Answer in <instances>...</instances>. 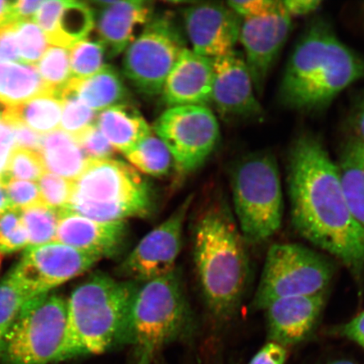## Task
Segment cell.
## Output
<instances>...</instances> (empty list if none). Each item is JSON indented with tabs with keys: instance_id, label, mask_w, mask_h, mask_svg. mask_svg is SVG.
I'll return each instance as SVG.
<instances>
[{
	"instance_id": "6da1fadb",
	"label": "cell",
	"mask_w": 364,
	"mask_h": 364,
	"mask_svg": "<svg viewBox=\"0 0 364 364\" xmlns=\"http://www.w3.org/2000/svg\"><path fill=\"white\" fill-rule=\"evenodd\" d=\"M288 192L295 230L361 277L364 231L346 199L338 164L315 136H299L290 149Z\"/></svg>"
},
{
	"instance_id": "7a4b0ae2",
	"label": "cell",
	"mask_w": 364,
	"mask_h": 364,
	"mask_svg": "<svg viewBox=\"0 0 364 364\" xmlns=\"http://www.w3.org/2000/svg\"><path fill=\"white\" fill-rule=\"evenodd\" d=\"M364 78V58L350 49L324 21L304 31L287 63L279 90L282 106L315 112Z\"/></svg>"
},
{
	"instance_id": "3957f363",
	"label": "cell",
	"mask_w": 364,
	"mask_h": 364,
	"mask_svg": "<svg viewBox=\"0 0 364 364\" xmlns=\"http://www.w3.org/2000/svg\"><path fill=\"white\" fill-rule=\"evenodd\" d=\"M193 257L205 302L220 321L233 316L250 279L247 245L224 201L206 205L193 222Z\"/></svg>"
},
{
	"instance_id": "277c9868",
	"label": "cell",
	"mask_w": 364,
	"mask_h": 364,
	"mask_svg": "<svg viewBox=\"0 0 364 364\" xmlns=\"http://www.w3.org/2000/svg\"><path fill=\"white\" fill-rule=\"evenodd\" d=\"M139 284L98 272L67 299L68 330L63 361L102 354L129 340L132 307Z\"/></svg>"
},
{
	"instance_id": "5b68a950",
	"label": "cell",
	"mask_w": 364,
	"mask_h": 364,
	"mask_svg": "<svg viewBox=\"0 0 364 364\" xmlns=\"http://www.w3.org/2000/svg\"><path fill=\"white\" fill-rule=\"evenodd\" d=\"M80 215L104 222L147 217L153 199L146 181L134 168L113 159L89 161L74 181L68 208Z\"/></svg>"
},
{
	"instance_id": "8992f818",
	"label": "cell",
	"mask_w": 364,
	"mask_h": 364,
	"mask_svg": "<svg viewBox=\"0 0 364 364\" xmlns=\"http://www.w3.org/2000/svg\"><path fill=\"white\" fill-rule=\"evenodd\" d=\"M230 183L235 218L245 242H266L279 231L284 217V195L275 156L258 151L240 159L232 169Z\"/></svg>"
},
{
	"instance_id": "52a82bcc",
	"label": "cell",
	"mask_w": 364,
	"mask_h": 364,
	"mask_svg": "<svg viewBox=\"0 0 364 364\" xmlns=\"http://www.w3.org/2000/svg\"><path fill=\"white\" fill-rule=\"evenodd\" d=\"M190 317L183 284L176 269L139 285L130 320L135 364H152L161 350L188 328Z\"/></svg>"
},
{
	"instance_id": "ba28073f",
	"label": "cell",
	"mask_w": 364,
	"mask_h": 364,
	"mask_svg": "<svg viewBox=\"0 0 364 364\" xmlns=\"http://www.w3.org/2000/svg\"><path fill=\"white\" fill-rule=\"evenodd\" d=\"M68 330L67 300L48 294L31 299L8 330L0 348L3 364L63 361Z\"/></svg>"
},
{
	"instance_id": "9c48e42d",
	"label": "cell",
	"mask_w": 364,
	"mask_h": 364,
	"mask_svg": "<svg viewBox=\"0 0 364 364\" xmlns=\"http://www.w3.org/2000/svg\"><path fill=\"white\" fill-rule=\"evenodd\" d=\"M335 265L304 245L281 243L268 250L250 311H264L277 300L327 292Z\"/></svg>"
},
{
	"instance_id": "30bf717a",
	"label": "cell",
	"mask_w": 364,
	"mask_h": 364,
	"mask_svg": "<svg viewBox=\"0 0 364 364\" xmlns=\"http://www.w3.org/2000/svg\"><path fill=\"white\" fill-rule=\"evenodd\" d=\"M186 46L183 26L174 16L166 14L150 20L126 49L122 63L126 78L140 93L161 94Z\"/></svg>"
},
{
	"instance_id": "8fae6325",
	"label": "cell",
	"mask_w": 364,
	"mask_h": 364,
	"mask_svg": "<svg viewBox=\"0 0 364 364\" xmlns=\"http://www.w3.org/2000/svg\"><path fill=\"white\" fill-rule=\"evenodd\" d=\"M154 131L169 149L180 174H188L201 167L220 136L215 114L203 106L168 109L158 118Z\"/></svg>"
},
{
	"instance_id": "7c38bea8",
	"label": "cell",
	"mask_w": 364,
	"mask_h": 364,
	"mask_svg": "<svg viewBox=\"0 0 364 364\" xmlns=\"http://www.w3.org/2000/svg\"><path fill=\"white\" fill-rule=\"evenodd\" d=\"M191 205L192 198H188L145 235L117 267V275L124 280L144 284L174 271Z\"/></svg>"
},
{
	"instance_id": "4fadbf2b",
	"label": "cell",
	"mask_w": 364,
	"mask_h": 364,
	"mask_svg": "<svg viewBox=\"0 0 364 364\" xmlns=\"http://www.w3.org/2000/svg\"><path fill=\"white\" fill-rule=\"evenodd\" d=\"M101 260L92 254L53 241L27 247L9 274L35 298L84 274Z\"/></svg>"
},
{
	"instance_id": "5bb4252c",
	"label": "cell",
	"mask_w": 364,
	"mask_h": 364,
	"mask_svg": "<svg viewBox=\"0 0 364 364\" xmlns=\"http://www.w3.org/2000/svg\"><path fill=\"white\" fill-rule=\"evenodd\" d=\"M292 29L293 19L285 12L281 1L275 11L241 23L239 41L243 46L245 60L259 97L265 90L268 76Z\"/></svg>"
},
{
	"instance_id": "9a60e30c",
	"label": "cell",
	"mask_w": 364,
	"mask_h": 364,
	"mask_svg": "<svg viewBox=\"0 0 364 364\" xmlns=\"http://www.w3.org/2000/svg\"><path fill=\"white\" fill-rule=\"evenodd\" d=\"M212 102L227 121L257 122L264 110L258 102L252 76L242 53L234 50L225 56L213 58Z\"/></svg>"
},
{
	"instance_id": "2e32d148",
	"label": "cell",
	"mask_w": 364,
	"mask_h": 364,
	"mask_svg": "<svg viewBox=\"0 0 364 364\" xmlns=\"http://www.w3.org/2000/svg\"><path fill=\"white\" fill-rule=\"evenodd\" d=\"M242 19L225 4L198 3L183 11V29L200 55L216 58L233 52Z\"/></svg>"
},
{
	"instance_id": "e0dca14e",
	"label": "cell",
	"mask_w": 364,
	"mask_h": 364,
	"mask_svg": "<svg viewBox=\"0 0 364 364\" xmlns=\"http://www.w3.org/2000/svg\"><path fill=\"white\" fill-rule=\"evenodd\" d=\"M127 236V221L95 220L70 209L59 212L55 241L101 259L117 256Z\"/></svg>"
},
{
	"instance_id": "ac0fdd59",
	"label": "cell",
	"mask_w": 364,
	"mask_h": 364,
	"mask_svg": "<svg viewBox=\"0 0 364 364\" xmlns=\"http://www.w3.org/2000/svg\"><path fill=\"white\" fill-rule=\"evenodd\" d=\"M327 292L277 300L264 312L269 341L287 348L307 339L321 318Z\"/></svg>"
},
{
	"instance_id": "d6986e66",
	"label": "cell",
	"mask_w": 364,
	"mask_h": 364,
	"mask_svg": "<svg viewBox=\"0 0 364 364\" xmlns=\"http://www.w3.org/2000/svg\"><path fill=\"white\" fill-rule=\"evenodd\" d=\"M93 3L98 7L95 15V30L108 58L126 51L152 19L153 7L143 0Z\"/></svg>"
},
{
	"instance_id": "ffe728a7",
	"label": "cell",
	"mask_w": 364,
	"mask_h": 364,
	"mask_svg": "<svg viewBox=\"0 0 364 364\" xmlns=\"http://www.w3.org/2000/svg\"><path fill=\"white\" fill-rule=\"evenodd\" d=\"M213 85V58L186 49L167 77L161 94L171 107H208L212 102Z\"/></svg>"
},
{
	"instance_id": "44dd1931",
	"label": "cell",
	"mask_w": 364,
	"mask_h": 364,
	"mask_svg": "<svg viewBox=\"0 0 364 364\" xmlns=\"http://www.w3.org/2000/svg\"><path fill=\"white\" fill-rule=\"evenodd\" d=\"M95 125L115 151L124 154L152 132L138 109L127 103L100 112Z\"/></svg>"
},
{
	"instance_id": "7402d4cb",
	"label": "cell",
	"mask_w": 364,
	"mask_h": 364,
	"mask_svg": "<svg viewBox=\"0 0 364 364\" xmlns=\"http://www.w3.org/2000/svg\"><path fill=\"white\" fill-rule=\"evenodd\" d=\"M65 88L74 92L82 102L95 112L126 104L129 99V91L120 73L110 65L88 78H72Z\"/></svg>"
},
{
	"instance_id": "603a6c76",
	"label": "cell",
	"mask_w": 364,
	"mask_h": 364,
	"mask_svg": "<svg viewBox=\"0 0 364 364\" xmlns=\"http://www.w3.org/2000/svg\"><path fill=\"white\" fill-rule=\"evenodd\" d=\"M39 154L46 171L71 181L79 178L90 161L77 140L58 129L43 136Z\"/></svg>"
},
{
	"instance_id": "cb8c5ba5",
	"label": "cell",
	"mask_w": 364,
	"mask_h": 364,
	"mask_svg": "<svg viewBox=\"0 0 364 364\" xmlns=\"http://www.w3.org/2000/svg\"><path fill=\"white\" fill-rule=\"evenodd\" d=\"M336 164L348 206L364 231V143L355 138L348 141Z\"/></svg>"
},
{
	"instance_id": "d4e9b609",
	"label": "cell",
	"mask_w": 364,
	"mask_h": 364,
	"mask_svg": "<svg viewBox=\"0 0 364 364\" xmlns=\"http://www.w3.org/2000/svg\"><path fill=\"white\" fill-rule=\"evenodd\" d=\"M63 101L60 94L48 91L28 101L13 105L10 115L3 122L23 124L36 133L49 134L57 130L60 124Z\"/></svg>"
},
{
	"instance_id": "484cf974",
	"label": "cell",
	"mask_w": 364,
	"mask_h": 364,
	"mask_svg": "<svg viewBox=\"0 0 364 364\" xmlns=\"http://www.w3.org/2000/svg\"><path fill=\"white\" fill-rule=\"evenodd\" d=\"M53 91L44 83L36 66L0 60V100L18 105Z\"/></svg>"
},
{
	"instance_id": "4316f807",
	"label": "cell",
	"mask_w": 364,
	"mask_h": 364,
	"mask_svg": "<svg viewBox=\"0 0 364 364\" xmlns=\"http://www.w3.org/2000/svg\"><path fill=\"white\" fill-rule=\"evenodd\" d=\"M95 27V12L87 4L65 0L59 16L53 46L70 48L87 38Z\"/></svg>"
},
{
	"instance_id": "83f0119b",
	"label": "cell",
	"mask_w": 364,
	"mask_h": 364,
	"mask_svg": "<svg viewBox=\"0 0 364 364\" xmlns=\"http://www.w3.org/2000/svg\"><path fill=\"white\" fill-rule=\"evenodd\" d=\"M124 156L136 170L156 177L167 175L174 163L166 145L153 132Z\"/></svg>"
},
{
	"instance_id": "f1b7e54d",
	"label": "cell",
	"mask_w": 364,
	"mask_h": 364,
	"mask_svg": "<svg viewBox=\"0 0 364 364\" xmlns=\"http://www.w3.org/2000/svg\"><path fill=\"white\" fill-rule=\"evenodd\" d=\"M20 212L23 225L28 234V247L55 241L59 212L43 203L34 205Z\"/></svg>"
},
{
	"instance_id": "f546056e",
	"label": "cell",
	"mask_w": 364,
	"mask_h": 364,
	"mask_svg": "<svg viewBox=\"0 0 364 364\" xmlns=\"http://www.w3.org/2000/svg\"><path fill=\"white\" fill-rule=\"evenodd\" d=\"M72 78L85 79L107 66V49L99 40L84 39L72 46L70 51Z\"/></svg>"
},
{
	"instance_id": "4dcf8cb0",
	"label": "cell",
	"mask_w": 364,
	"mask_h": 364,
	"mask_svg": "<svg viewBox=\"0 0 364 364\" xmlns=\"http://www.w3.org/2000/svg\"><path fill=\"white\" fill-rule=\"evenodd\" d=\"M36 68L48 87L54 92H60L72 79L70 51L53 46L44 53Z\"/></svg>"
},
{
	"instance_id": "1f68e13d",
	"label": "cell",
	"mask_w": 364,
	"mask_h": 364,
	"mask_svg": "<svg viewBox=\"0 0 364 364\" xmlns=\"http://www.w3.org/2000/svg\"><path fill=\"white\" fill-rule=\"evenodd\" d=\"M59 94L63 101L62 130L77 139L89 127L95 124L97 112L91 110L67 88H63Z\"/></svg>"
},
{
	"instance_id": "d6a6232c",
	"label": "cell",
	"mask_w": 364,
	"mask_h": 364,
	"mask_svg": "<svg viewBox=\"0 0 364 364\" xmlns=\"http://www.w3.org/2000/svg\"><path fill=\"white\" fill-rule=\"evenodd\" d=\"M33 298L10 274L0 283V348L21 309Z\"/></svg>"
},
{
	"instance_id": "836d02e7",
	"label": "cell",
	"mask_w": 364,
	"mask_h": 364,
	"mask_svg": "<svg viewBox=\"0 0 364 364\" xmlns=\"http://www.w3.org/2000/svg\"><path fill=\"white\" fill-rule=\"evenodd\" d=\"M16 36L21 62L33 65L48 49V39L43 31L31 20L16 23Z\"/></svg>"
},
{
	"instance_id": "e575fe53",
	"label": "cell",
	"mask_w": 364,
	"mask_h": 364,
	"mask_svg": "<svg viewBox=\"0 0 364 364\" xmlns=\"http://www.w3.org/2000/svg\"><path fill=\"white\" fill-rule=\"evenodd\" d=\"M42 203L58 212L68 208L74 190V181L45 171L38 181Z\"/></svg>"
},
{
	"instance_id": "d590c367",
	"label": "cell",
	"mask_w": 364,
	"mask_h": 364,
	"mask_svg": "<svg viewBox=\"0 0 364 364\" xmlns=\"http://www.w3.org/2000/svg\"><path fill=\"white\" fill-rule=\"evenodd\" d=\"M29 239L21 212L9 209L0 215V252L10 254L28 247Z\"/></svg>"
},
{
	"instance_id": "8d00e7d4",
	"label": "cell",
	"mask_w": 364,
	"mask_h": 364,
	"mask_svg": "<svg viewBox=\"0 0 364 364\" xmlns=\"http://www.w3.org/2000/svg\"><path fill=\"white\" fill-rule=\"evenodd\" d=\"M45 171L42 158L38 153L16 148L11 154L2 183L11 179L34 182L38 181Z\"/></svg>"
},
{
	"instance_id": "74e56055",
	"label": "cell",
	"mask_w": 364,
	"mask_h": 364,
	"mask_svg": "<svg viewBox=\"0 0 364 364\" xmlns=\"http://www.w3.org/2000/svg\"><path fill=\"white\" fill-rule=\"evenodd\" d=\"M11 209H23L43 203L38 183L33 181L8 180L4 183Z\"/></svg>"
},
{
	"instance_id": "f35d334b",
	"label": "cell",
	"mask_w": 364,
	"mask_h": 364,
	"mask_svg": "<svg viewBox=\"0 0 364 364\" xmlns=\"http://www.w3.org/2000/svg\"><path fill=\"white\" fill-rule=\"evenodd\" d=\"M76 140L90 161L112 159L116 152L95 124L89 127Z\"/></svg>"
},
{
	"instance_id": "ab89813d",
	"label": "cell",
	"mask_w": 364,
	"mask_h": 364,
	"mask_svg": "<svg viewBox=\"0 0 364 364\" xmlns=\"http://www.w3.org/2000/svg\"><path fill=\"white\" fill-rule=\"evenodd\" d=\"M65 4V0L44 1L36 14L35 21L47 36L49 43H53L56 38L58 21Z\"/></svg>"
},
{
	"instance_id": "60d3db41",
	"label": "cell",
	"mask_w": 364,
	"mask_h": 364,
	"mask_svg": "<svg viewBox=\"0 0 364 364\" xmlns=\"http://www.w3.org/2000/svg\"><path fill=\"white\" fill-rule=\"evenodd\" d=\"M227 6L237 14L241 19H252L268 15L280 6L279 0H249V1H229Z\"/></svg>"
},
{
	"instance_id": "b9f144b4",
	"label": "cell",
	"mask_w": 364,
	"mask_h": 364,
	"mask_svg": "<svg viewBox=\"0 0 364 364\" xmlns=\"http://www.w3.org/2000/svg\"><path fill=\"white\" fill-rule=\"evenodd\" d=\"M16 23L11 22L0 26V60L3 62L14 63L21 60L17 43Z\"/></svg>"
},
{
	"instance_id": "7bdbcfd3",
	"label": "cell",
	"mask_w": 364,
	"mask_h": 364,
	"mask_svg": "<svg viewBox=\"0 0 364 364\" xmlns=\"http://www.w3.org/2000/svg\"><path fill=\"white\" fill-rule=\"evenodd\" d=\"M11 126L14 139H15V147L39 154L43 136L25 125L17 124Z\"/></svg>"
},
{
	"instance_id": "ee69618b",
	"label": "cell",
	"mask_w": 364,
	"mask_h": 364,
	"mask_svg": "<svg viewBox=\"0 0 364 364\" xmlns=\"http://www.w3.org/2000/svg\"><path fill=\"white\" fill-rule=\"evenodd\" d=\"M15 148L13 127L2 122L0 127V181L1 182L6 176L9 162Z\"/></svg>"
},
{
	"instance_id": "f6af8a7d",
	"label": "cell",
	"mask_w": 364,
	"mask_h": 364,
	"mask_svg": "<svg viewBox=\"0 0 364 364\" xmlns=\"http://www.w3.org/2000/svg\"><path fill=\"white\" fill-rule=\"evenodd\" d=\"M288 351L284 346L268 341L259 350L249 364H285Z\"/></svg>"
},
{
	"instance_id": "bcb514c9",
	"label": "cell",
	"mask_w": 364,
	"mask_h": 364,
	"mask_svg": "<svg viewBox=\"0 0 364 364\" xmlns=\"http://www.w3.org/2000/svg\"><path fill=\"white\" fill-rule=\"evenodd\" d=\"M341 336L353 341L364 350V311L335 331Z\"/></svg>"
},
{
	"instance_id": "7dc6e473",
	"label": "cell",
	"mask_w": 364,
	"mask_h": 364,
	"mask_svg": "<svg viewBox=\"0 0 364 364\" xmlns=\"http://www.w3.org/2000/svg\"><path fill=\"white\" fill-rule=\"evenodd\" d=\"M282 6L288 15L292 18L309 15L321 7L320 0H285L281 1Z\"/></svg>"
},
{
	"instance_id": "c3c4849f",
	"label": "cell",
	"mask_w": 364,
	"mask_h": 364,
	"mask_svg": "<svg viewBox=\"0 0 364 364\" xmlns=\"http://www.w3.org/2000/svg\"><path fill=\"white\" fill-rule=\"evenodd\" d=\"M43 1L40 0H20L12 3V17L16 22L33 19Z\"/></svg>"
},
{
	"instance_id": "681fc988",
	"label": "cell",
	"mask_w": 364,
	"mask_h": 364,
	"mask_svg": "<svg viewBox=\"0 0 364 364\" xmlns=\"http://www.w3.org/2000/svg\"><path fill=\"white\" fill-rule=\"evenodd\" d=\"M351 127L355 134L354 138L364 143V95L353 109Z\"/></svg>"
},
{
	"instance_id": "f907efd6",
	"label": "cell",
	"mask_w": 364,
	"mask_h": 364,
	"mask_svg": "<svg viewBox=\"0 0 364 364\" xmlns=\"http://www.w3.org/2000/svg\"><path fill=\"white\" fill-rule=\"evenodd\" d=\"M12 3L0 0V26L16 22L12 17Z\"/></svg>"
},
{
	"instance_id": "816d5d0a",
	"label": "cell",
	"mask_w": 364,
	"mask_h": 364,
	"mask_svg": "<svg viewBox=\"0 0 364 364\" xmlns=\"http://www.w3.org/2000/svg\"><path fill=\"white\" fill-rule=\"evenodd\" d=\"M11 209L10 203L7 198L6 189L1 181H0V215L4 212Z\"/></svg>"
},
{
	"instance_id": "f5cc1de1",
	"label": "cell",
	"mask_w": 364,
	"mask_h": 364,
	"mask_svg": "<svg viewBox=\"0 0 364 364\" xmlns=\"http://www.w3.org/2000/svg\"><path fill=\"white\" fill-rule=\"evenodd\" d=\"M328 364H355L354 363L349 360H336L334 362H331Z\"/></svg>"
},
{
	"instance_id": "db71d44e",
	"label": "cell",
	"mask_w": 364,
	"mask_h": 364,
	"mask_svg": "<svg viewBox=\"0 0 364 364\" xmlns=\"http://www.w3.org/2000/svg\"><path fill=\"white\" fill-rule=\"evenodd\" d=\"M1 124H2V122L0 121V127H1Z\"/></svg>"
}]
</instances>
